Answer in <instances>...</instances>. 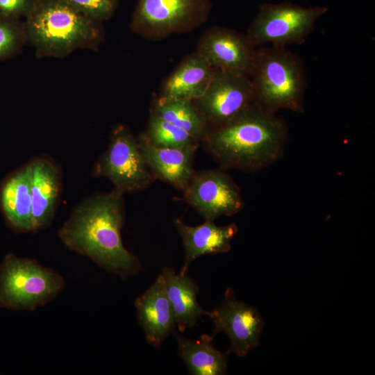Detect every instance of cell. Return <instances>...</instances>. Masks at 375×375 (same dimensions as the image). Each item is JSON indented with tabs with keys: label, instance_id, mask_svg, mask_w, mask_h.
<instances>
[{
	"label": "cell",
	"instance_id": "1",
	"mask_svg": "<svg viewBox=\"0 0 375 375\" xmlns=\"http://www.w3.org/2000/svg\"><path fill=\"white\" fill-rule=\"evenodd\" d=\"M123 194L113 190L94 194L72 211L58 231L69 250L89 258L99 267L127 278L142 270L139 259L124 246Z\"/></svg>",
	"mask_w": 375,
	"mask_h": 375
},
{
	"label": "cell",
	"instance_id": "2",
	"mask_svg": "<svg viewBox=\"0 0 375 375\" xmlns=\"http://www.w3.org/2000/svg\"><path fill=\"white\" fill-rule=\"evenodd\" d=\"M288 136L283 119L255 106L228 123L209 129L201 143L222 168L257 172L283 156Z\"/></svg>",
	"mask_w": 375,
	"mask_h": 375
},
{
	"label": "cell",
	"instance_id": "3",
	"mask_svg": "<svg viewBox=\"0 0 375 375\" xmlns=\"http://www.w3.org/2000/svg\"><path fill=\"white\" fill-rule=\"evenodd\" d=\"M24 22L28 42L38 58H62L81 49L97 51L104 38L102 22L64 0H38Z\"/></svg>",
	"mask_w": 375,
	"mask_h": 375
},
{
	"label": "cell",
	"instance_id": "4",
	"mask_svg": "<svg viewBox=\"0 0 375 375\" xmlns=\"http://www.w3.org/2000/svg\"><path fill=\"white\" fill-rule=\"evenodd\" d=\"M249 78L255 103L265 111H304L307 85L301 60L285 47H257Z\"/></svg>",
	"mask_w": 375,
	"mask_h": 375
},
{
	"label": "cell",
	"instance_id": "5",
	"mask_svg": "<svg viewBox=\"0 0 375 375\" xmlns=\"http://www.w3.org/2000/svg\"><path fill=\"white\" fill-rule=\"evenodd\" d=\"M64 277L36 260L9 253L0 263V308L33 311L65 288Z\"/></svg>",
	"mask_w": 375,
	"mask_h": 375
},
{
	"label": "cell",
	"instance_id": "6",
	"mask_svg": "<svg viewBox=\"0 0 375 375\" xmlns=\"http://www.w3.org/2000/svg\"><path fill=\"white\" fill-rule=\"evenodd\" d=\"M327 11L326 6L303 7L290 1L262 3L245 35L256 47L300 44Z\"/></svg>",
	"mask_w": 375,
	"mask_h": 375
},
{
	"label": "cell",
	"instance_id": "7",
	"mask_svg": "<svg viewBox=\"0 0 375 375\" xmlns=\"http://www.w3.org/2000/svg\"><path fill=\"white\" fill-rule=\"evenodd\" d=\"M211 8L210 0H138L130 27L144 38L160 40L200 26Z\"/></svg>",
	"mask_w": 375,
	"mask_h": 375
},
{
	"label": "cell",
	"instance_id": "8",
	"mask_svg": "<svg viewBox=\"0 0 375 375\" xmlns=\"http://www.w3.org/2000/svg\"><path fill=\"white\" fill-rule=\"evenodd\" d=\"M93 174L108 178L114 190L122 194L145 190L156 180L141 154L137 138L122 124L112 131L108 147L95 164Z\"/></svg>",
	"mask_w": 375,
	"mask_h": 375
},
{
	"label": "cell",
	"instance_id": "9",
	"mask_svg": "<svg viewBox=\"0 0 375 375\" xmlns=\"http://www.w3.org/2000/svg\"><path fill=\"white\" fill-rule=\"evenodd\" d=\"M193 102L209 129L228 123L256 106L249 76L217 69L205 92Z\"/></svg>",
	"mask_w": 375,
	"mask_h": 375
},
{
	"label": "cell",
	"instance_id": "10",
	"mask_svg": "<svg viewBox=\"0 0 375 375\" xmlns=\"http://www.w3.org/2000/svg\"><path fill=\"white\" fill-rule=\"evenodd\" d=\"M183 199L206 221L239 212L244 206L241 191L223 168L194 172Z\"/></svg>",
	"mask_w": 375,
	"mask_h": 375
},
{
	"label": "cell",
	"instance_id": "11",
	"mask_svg": "<svg viewBox=\"0 0 375 375\" xmlns=\"http://www.w3.org/2000/svg\"><path fill=\"white\" fill-rule=\"evenodd\" d=\"M206 315L214 324L213 336L219 333L228 335L230 352L244 357L260 342L264 321L258 310L238 300L231 288L226 290L221 303Z\"/></svg>",
	"mask_w": 375,
	"mask_h": 375
},
{
	"label": "cell",
	"instance_id": "12",
	"mask_svg": "<svg viewBox=\"0 0 375 375\" xmlns=\"http://www.w3.org/2000/svg\"><path fill=\"white\" fill-rule=\"evenodd\" d=\"M256 49L246 35L214 26L201 35L197 51L215 69L249 76Z\"/></svg>",
	"mask_w": 375,
	"mask_h": 375
},
{
	"label": "cell",
	"instance_id": "13",
	"mask_svg": "<svg viewBox=\"0 0 375 375\" xmlns=\"http://www.w3.org/2000/svg\"><path fill=\"white\" fill-rule=\"evenodd\" d=\"M137 319L147 342L160 348L176 326L160 274L153 284L135 300Z\"/></svg>",
	"mask_w": 375,
	"mask_h": 375
},
{
	"label": "cell",
	"instance_id": "14",
	"mask_svg": "<svg viewBox=\"0 0 375 375\" xmlns=\"http://www.w3.org/2000/svg\"><path fill=\"white\" fill-rule=\"evenodd\" d=\"M141 154L155 176L183 191L194 171L193 162L197 148H162L152 144L141 133L137 138Z\"/></svg>",
	"mask_w": 375,
	"mask_h": 375
},
{
	"label": "cell",
	"instance_id": "15",
	"mask_svg": "<svg viewBox=\"0 0 375 375\" xmlns=\"http://www.w3.org/2000/svg\"><path fill=\"white\" fill-rule=\"evenodd\" d=\"M28 163L32 232H35L51 223L60 192L61 174L58 166L47 158H36Z\"/></svg>",
	"mask_w": 375,
	"mask_h": 375
},
{
	"label": "cell",
	"instance_id": "16",
	"mask_svg": "<svg viewBox=\"0 0 375 375\" xmlns=\"http://www.w3.org/2000/svg\"><path fill=\"white\" fill-rule=\"evenodd\" d=\"M174 225L182 238L185 252L184 263L180 273L186 274L190 265L197 258L210 254L228 252L231 241L238 232L235 223L217 226L212 221H206L198 226H189L176 218Z\"/></svg>",
	"mask_w": 375,
	"mask_h": 375
},
{
	"label": "cell",
	"instance_id": "17",
	"mask_svg": "<svg viewBox=\"0 0 375 375\" xmlns=\"http://www.w3.org/2000/svg\"><path fill=\"white\" fill-rule=\"evenodd\" d=\"M214 72L215 68L196 51L182 60L155 97L160 101H194L205 92Z\"/></svg>",
	"mask_w": 375,
	"mask_h": 375
},
{
	"label": "cell",
	"instance_id": "18",
	"mask_svg": "<svg viewBox=\"0 0 375 375\" xmlns=\"http://www.w3.org/2000/svg\"><path fill=\"white\" fill-rule=\"evenodd\" d=\"M0 207L7 224L14 231H33L29 163L12 172L2 182Z\"/></svg>",
	"mask_w": 375,
	"mask_h": 375
},
{
	"label": "cell",
	"instance_id": "19",
	"mask_svg": "<svg viewBox=\"0 0 375 375\" xmlns=\"http://www.w3.org/2000/svg\"><path fill=\"white\" fill-rule=\"evenodd\" d=\"M160 274L174 315L176 328L180 332L193 328L206 312L197 301L199 285L188 273L176 274L172 267H164Z\"/></svg>",
	"mask_w": 375,
	"mask_h": 375
},
{
	"label": "cell",
	"instance_id": "20",
	"mask_svg": "<svg viewBox=\"0 0 375 375\" xmlns=\"http://www.w3.org/2000/svg\"><path fill=\"white\" fill-rule=\"evenodd\" d=\"M178 354L193 375H223L227 372L230 351L223 352L213 343V335L203 334L192 340L174 331Z\"/></svg>",
	"mask_w": 375,
	"mask_h": 375
},
{
	"label": "cell",
	"instance_id": "21",
	"mask_svg": "<svg viewBox=\"0 0 375 375\" xmlns=\"http://www.w3.org/2000/svg\"><path fill=\"white\" fill-rule=\"evenodd\" d=\"M150 112L188 132L201 143L209 131L206 122L193 101H160L154 96Z\"/></svg>",
	"mask_w": 375,
	"mask_h": 375
},
{
	"label": "cell",
	"instance_id": "22",
	"mask_svg": "<svg viewBox=\"0 0 375 375\" xmlns=\"http://www.w3.org/2000/svg\"><path fill=\"white\" fill-rule=\"evenodd\" d=\"M144 133L149 141L158 147L198 149L201 143L188 132L152 112H150Z\"/></svg>",
	"mask_w": 375,
	"mask_h": 375
},
{
	"label": "cell",
	"instance_id": "23",
	"mask_svg": "<svg viewBox=\"0 0 375 375\" xmlns=\"http://www.w3.org/2000/svg\"><path fill=\"white\" fill-rule=\"evenodd\" d=\"M26 42L24 22L0 15V61L19 53Z\"/></svg>",
	"mask_w": 375,
	"mask_h": 375
},
{
	"label": "cell",
	"instance_id": "24",
	"mask_svg": "<svg viewBox=\"0 0 375 375\" xmlns=\"http://www.w3.org/2000/svg\"><path fill=\"white\" fill-rule=\"evenodd\" d=\"M88 17L103 22L115 13L119 0H64Z\"/></svg>",
	"mask_w": 375,
	"mask_h": 375
},
{
	"label": "cell",
	"instance_id": "25",
	"mask_svg": "<svg viewBox=\"0 0 375 375\" xmlns=\"http://www.w3.org/2000/svg\"><path fill=\"white\" fill-rule=\"evenodd\" d=\"M38 2V0H0V15L12 19H25Z\"/></svg>",
	"mask_w": 375,
	"mask_h": 375
}]
</instances>
